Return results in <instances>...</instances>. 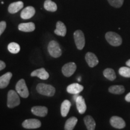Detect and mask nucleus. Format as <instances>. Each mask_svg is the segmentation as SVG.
Wrapping results in <instances>:
<instances>
[{
	"label": "nucleus",
	"mask_w": 130,
	"mask_h": 130,
	"mask_svg": "<svg viewBox=\"0 0 130 130\" xmlns=\"http://www.w3.org/2000/svg\"><path fill=\"white\" fill-rule=\"evenodd\" d=\"M36 89L40 94L47 96H53L56 92V89L53 86L43 83L39 84L37 86Z\"/></svg>",
	"instance_id": "f257e3e1"
},
{
	"label": "nucleus",
	"mask_w": 130,
	"mask_h": 130,
	"mask_svg": "<svg viewBox=\"0 0 130 130\" xmlns=\"http://www.w3.org/2000/svg\"><path fill=\"white\" fill-rule=\"evenodd\" d=\"M17 92L10 90L8 92L7 95V107L9 108H14L20 104V98Z\"/></svg>",
	"instance_id": "f03ea898"
},
{
	"label": "nucleus",
	"mask_w": 130,
	"mask_h": 130,
	"mask_svg": "<svg viewBox=\"0 0 130 130\" xmlns=\"http://www.w3.org/2000/svg\"><path fill=\"white\" fill-rule=\"evenodd\" d=\"M105 39L110 45L114 46H120L122 42L121 36L115 32H107L105 34Z\"/></svg>",
	"instance_id": "7ed1b4c3"
},
{
	"label": "nucleus",
	"mask_w": 130,
	"mask_h": 130,
	"mask_svg": "<svg viewBox=\"0 0 130 130\" xmlns=\"http://www.w3.org/2000/svg\"><path fill=\"white\" fill-rule=\"evenodd\" d=\"M48 50L50 56L54 58H58L61 56V50L58 42L55 40L50 42L48 46Z\"/></svg>",
	"instance_id": "20e7f679"
},
{
	"label": "nucleus",
	"mask_w": 130,
	"mask_h": 130,
	"mask_svg": "<svg viewBox=\"0 0 130 130\" xmlns=\"http://www.w3.org/2000/svg\"><path fill=\"white\" fill-rule=\"evenodd\" d=\"M16 90L22 98H27L29 96L28 89L24 79H21L16 85Z\"/></svg>",
	"instance_id": "39448f33"
},
{
	"label": "nucleus",
	"mask_w": 130,
	"mask_h": 130,
	"mask_svg": "<svg viewBox=\"0 0 130 130\" xmlns=\"http://www.w3.org/2000/svg\"><path fill=\"white\" fill-rule=\"evenodd\" d=\"M74 40L77 48L79 50L83 49L85 46V37L83 32L81 30H77L74 32Z\"/></svg>",
	"instance_id": "423d86ee"
},
{
	"label": "nucleus",
	"mask_w": 130,
	"mask_h": 130,
	"mask_svg": "<svg viewBox=\"0 0 130 130\" xmlns=\"http://www.w3.org/2000/svg\"><path fill=\"white\" fill-rule=\"evenodd\" d=\"M76 69H77V66H76L75 63L74 62H70L66 63L63 66L61 71L65 77H69L74 74Z\"/></svg>",
	"instance_id": "0eeeda50"
},
{
	"label": "nucleus",
	"mask_w": 130,
	"mask_h": 130,
	"mask_svg": "<svg viewBox=\"0 0 130 130\" xmlns=\"http://www.w3.org/2000/svg\"><path fill=\"white\" fill-rule=\"evenodd\" d=\"M22 126L26 129H36L41 126V122L36 119H29L23 122Z\"/></svg>",
	"instance_id": "6e6552de"
},
{
	"label": "nucleus",
	"mask_w": 130,
	"mask_h": 130,
	"mask_svg": "<svg viewBox=\"0 0 130 130\" xmlns=\"http://www.w3.org/2000/svg\"><path fill=\"white\" fill-rule=\"evenodd\" d=\"M110 124L113 127L117 128V129H122L125 128L126 124L125 122L122 118L119 116H113L110 119Z\"/></svg>",
	"instance_id": "1a4fd4ad"
},
{
	"label": "nucleus",
	"mask_w": 130,
	"mask_h": 130,
	"mask_svg": "<svg viewBox=\"0 0 130 130\" xmlns=\"http://www.w3.org/2000/svg\"><path fill=\"white\" fill-rule=\"evenodd\" d=\"M86 60L90 68H93L98 64L99 61L95 54L92 53H87L86 54Z\"/></svg>",
	"instance_id": "9d476101"
},
{
	"label": "nucleus",
	"mask_w": 130,
	"mask_h": 130,
	"mask_svg": "<svg viewBox=\"0 0 130 130\" xmlns=\"http://www.w3.org/2000/svg\"><path fill=\"white\" fill-rule=\"evenodd\" d=\"M35 13L36 10L35 8L31 6H28L22 10L21 13V17L23 19H30L35 15Z\"/></svg>",
	"instance_id": "9b49d317"
},
{
	"label": "nucleus",
	"mask_w": 130,
	"mask_h": 130,
	"mask_svg": "<svg viewBox=\"0 0 130 130\" xmlns=\"http://www.w3.org/2000/svg\"><path fill=\"white\" fill-rule=\"evenodd\" d=\"M31 77H37L41 79L46 80L50 77V75L44 68H40V69H36L33 72H32L31 74Z\"/></svg>",
	"instance_id": "f8f14e48"
},
{
	"label": "nucleus",
	"mask_w": 130,
	"mask_h": 130,
	"mask_svg": "<svg viewBox=\"0 0 130 130\" xmlns=\"http://www.w3.org/2000/svg\"><path fill=\"white\" fill-rule=\"evenodd\" d=\"M31 112L36 116L45 117L48 114V108L44 106H35L32 107Z\"/></svg>",
	"instance_id": "ddd939ff"
},
{
	"label": "nucleus",
	"mask_w": 130,
	"mask_h": 130,
	"mask_svg": "<svg viewBox=\"0 0 130 130\" xmlns=\"http://www.w3.org/2000/svg\"><path fill=\"white\" fill-rule=\"evenodd\" d=\"M77 108L78 112L80 114H84L87 109V107L85 102V100L82 96H78L75 101Z\"/></svg>",
	"instance_id": "4468645a"
},
{
	"label": "nucleus",
	"mask_w": 130,
	"mask_h": 130,
	"mask_svg": "<svg viewBox=\"0 0 130 130\" xmlns=\"http://www.w3.org/2000/svg\"><path fill=\"white\" fill-rule=\"evenodd\" d=\"M83 89V86L81 84L78 83H73L68 86L66 90L69 93L75 95V94H78L81 92H82Z\"/></svg>",
	"instance_id": "2eb2a0df"
},
{
	"label": "nucleus",
	"mask_w": 130,
	"mask_h": 130,
	"mask_svg": "<svg viewBox=\"0 0 130 130\" xmlns=\"http://www.w3.org/2000/svg\"><path fill=\"white\" fill-rule=\"evenodd\" d=\"M24 7V3L22 1H17V2L13 3L9 5L8 7V11L12 14L16 13L18 12Z\"/></svg>",
	"instance_id": "dca6fc26"
},
{
	"label": "nucleus",
	"mask_w": 130,
	"mask_h": 130,
	"mask_svg": "<svg viewBox=\"0 0 130 130\" xmlns=\"http://www.w3.org/2000/svg\"><path fill=\"white\" fill-rule=\"evenodd\" d=\"M12 77V74L11 72H7L0 77V89H4L7 87Z\"/></svg>",
	"instance_id": "f3484780"
},
{
	"label": "nucleus",
	"mask_w": 130,
	"mask_h": 130,
	"mask_svg": "<svg viewBox=\"0 0 130 130\" xmlns=\"http://www.w3.org/2000/svg\"><path fill=\"white\" fill-rule=\"evenodd\" d=\"M66 27L64 23L61 21H58L56 24V29L54 30V33L58 36L64 37L66 34Z\"/></svg>",
	"instance_id": "a211bd4d"
},
{
	"label": "nucleus",
	"mask_w": 130,
	"mask_h": 130,
	"mask_svg": "<svg viewBox=\"0 0 130 130\" xmlns=\"http://www.w3.org/2000/svg\"><path fill=\"white\" fill-rule=\"evenodd\" d=\"M19 30L24 32H32L35 30V25L33 22L21 23L18 26Z\"/></svg>",
	"instance_id": "6ab92c4d"
},
{
	"label": "nucleus",
	"mask_w": 130,
	"mask_h": 130,
	"mask_svg": "<svg viewBox=\"0 0 130 130\" xmlns=\"http://www.w3.org/2000/svg\"><path fill=\"white\" fill-rule=\"evenodd\" d=\"M71 107V102L69 100H64L61 105V115L63 117H66L69 113Z\"/></svg>",
	"instance_id": "aec40b11"
},
{
	"label": "nucleus",
	"mask_w": 130,
	"mask_h": 130,
	"mask_svg": "<svg viewBox=\"0 0 130 130\" xmlns=\"http://www.w3.org/2000/svg\"><path fill=\"white\" fill-rule=\"evenodd\" d=\"M84 123L88 130H95L96 123L95 120L91 116H86L84 118Z\"/></svg>",
	"instance_id": "412c9836"
},
{
	"label": "nucleus",
	"mask_w": 130,
	"mask_h": 130,
	"mask_svg": "<svg viewBox=\"0 0 130 130\" xmlns=\"http://www.w3.org/2000/svg\"><path fill=\"white\" fill-rule=\"evenodd\" d=\"M78 122V119L75 117H72L66 121L64 125V130H73Z\"/></svg>",
	"instance_id": "4be33fe9"
},
{
	"label": "nucleus",
	"mask_w": 130,
	"mask_h": 130,
	"mask_svg": "<svg viewBox=\"0 0 130 130\" xmlns=\"http://www.w3.org/2000/svg\"><path fill=\"white\" fill-rule=\"evenodd\" d=\"M108 91L110 93L113 94H116V95H120L122 94L125 92V87L123 86H110L108 89Z\"/></svg>",
	"instance_id": "5701e85b"
},
{
	"label": "nucleus",
	"mask_w": 130,
	"mask_h": 130,
	"mask_svg": "<svg viewBox=\"0 0 130 130\" xmlns=\"http://www.w3.org/2000/svg\"><path fill=\"white\" fill-rule=\"evenodd\" d=\"M44 8L47 11L50 12H56L57 9V4L51 0H46L44 3Z\"/></svg>",
	"instance_id": "b1692460"
},
{
	"label": "nucleus",
	"mask_w": 130,
	"mask_h": 130,
	"mask_svg": "<svg viewBox=\"0 0 130 130\" xmlns=\"http://www.w3.org/2000/svg\"><path fill=\"white\" fill-rule=\"evenodd\" d=\"M104 76L110 81H113L116 79V75L115 71L111 68H107L103 72Z\"/></svg>",
	"instance_id": "393cba45"
},
{
	"label": "nucleus",
	"mask_w": 130,
	"mask_h": 130,
	"mask_svg": "<svg viewBox=\"0 0 130 130\" xmlns=\"http://www.w3.org/2000/svg\"><path fill=\"white\" fill-rule=\"evenodd\" d=\"M7 48L10 53L12 54H17L20 51V46L15 42H12V43H9Z\"/></svg>",
	"instance_id": "a878e982"
},
{
	"label": "nucleus",
	"mask_w": 130,
	"mask_h": 130,
	"mask_svg": "<svg viewBox=\"0 0 130 130\" xmlns=\"http://www.w3.org/2000/svg\"><path fill=\"white\" fill-rule=\"evenodd\" d=\"M119 73L123 77L130 78V68L122 67L119 70Z\"/></svg>",
	"instance_id": "bb28decb"
},
{
	"label": "nucleus",
	"mask_w": 130,
	"mask_h": 130,
	"mask_svg": "<svg viewBox=\"0 0 130 130\" xmlns=\"http://www.w3.org/2000/svg\"><path fill=\"white\" fill-rule=\"evenodd\" d=\"M111 6L115 8H120L122 7L124 2V0H107Z\"/></svg>",
	"instance_id": "cd10ccee"
},
{
	"label": "nucleus",
	"mask_w": 130,
	"mask_h": 130,
	"mask_svg": "<svg viewBox=\"0 0 130 130\" xmlns=\"http://www.w3.org/2000/svg\"><path fill=\"white\" fill-rule=\"evenodd\" d=\"M6 28V22L5 21H1L0 22V36L4 31Z\"/></svg>",
	"instance_id": "c85d7f7f"
},
{
	"label": "nucleus",
	"mask_w": 130,
	"mask_h": 130,
	"mask_svg": "<svg viewBox=\"0 0 130 130\" xmlns=\"http://www.w3.org/2000/svg\"><path fill=\"white\" fill-rule=\"evenodd\" d=\"M5 68H6V64H5V63L4 61L0 60V71L1 70L4 69Z\"/></svg>",
	"instance_id": "c756f323"
},
{
	"label": "nucleus",
	"mask_w": 130,
	"mask_h": 130,
	"mask_svg": "<svg viewBox=\"0 0 130 130\" xmlns=\"http://www.w3.org/2000/svg\"><path fill=\"white\" fill-rule=\"evenodd\" d=\"M125 100L127 102H130V92L128 93L125 96Z\"/></svg>",
	"instance_id": "7c9ffc66"
},
{
	"label": "nucleus",
	"mask_w": 130,
	"mask_h": 130,
	"mask_svg": "<svg viewBox=\"0 0 130 130\" xmlns=\"http://www.w3.org/2000/svg\"><path fill=\"white\" fill-rule=\"evenodd\" d=\"M126 64L127 65L128 67L130 68V59L128 60L126 62Z\"/></svg>",
	"instance_id": "2f4dec72"
},
{
	"label": "nucleus",
	"mask_w": 130,
	"mask_h": 130,
	"mask_svg": "<svg viewBox=\"0 0 130 130\" xmlns=\"http://www.w3.org/2000/svg\"><path fill=\"white\" fill-rule=\"evenodd\" d=\"M81 78L80 77H78V81H81Z\"/></svg>",
	"instance_id": "473e14b6"
}]
</instances>
